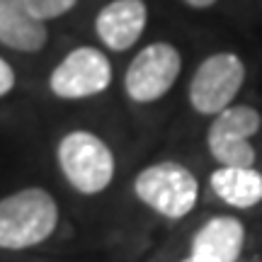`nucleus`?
<instances>
[{
  "instance_id": "2eb2a0df",
  "label": "nucleus",
  "mask_w": 262,
  "mask_h": 262,
  "mask_svg": "<svg viewBox=\"0 0 262 262\" xmlns=\"http://www.w3.org/2000/svg\"><path fill=\"white\" fill-rule=\"evenodd\" d=\"M180 262H194V260H192V257H185V260H180Z\"/></svg>"
},
{
  "instance_id": "1a4fd4ad",
  "label": "nucleus",
  "mask_w": 262,
  "mask_h": 262,
  "mask_svg": "<svg viewBox=\"0 0 262 262\" xmlns=\"http://www.w3.org/2000/svg\"><path fill=\"white\" fill-rule=\"evenodd\" d=\"M148 22V8L143 0H112L95 19V32L107 49L126 51L141 39Z\"/></svg>"
},
{
  "instance_id": "4468645a",
  "label": "nucleus",
  "mask_w": 262,
  "mask_h": 262,
  "mask_svg": "<svg viewBox=\"0 0 262 262\" xmlns=\"http://www.w3.org/2000/svg\"><path fill=\"white\" fill-rule=\"evenodd\" d=\"M185 3L194 10H206V8H211V5H216L219 0H185Z\"/></svg>"
},
{
  "instance_id": "7ed1b4c3",
  "label": "nucleus",
  "mask_w": 262,
  "mask_h": 262,
  "mask_svg": "<svg viewBox=\"0 0 262 262\" xmlns=\"http://www.w3.org/2000/svg\"><path fill=\"white\" fill-rule=\"evenodd\" d=\"M134 192L143 204L165 219H185L199 202V180L182 163L165 160L139 172Z\"/></svg>"
},
{
  "instance_id": "6e6552de",
  "label": "nucleus",
  "mask_w": 262,
  "mask_h": 262,
  "mask_svg": "<svg viewBox=\"0 0 262 262\" xmlns=\"http://www.w3.org/2000/svg\"><path fill=\"white\" fill-rule=\"evenodd\" d=\"M245 248V226L238 216L219 214L199 226L189 243L194 262H238Z\"/></svg>"
},
{
  "instance_id": "39448f33",
  "label": "nucleus",
  "mask_w": 262,
  "mask_h": 262,
  "mask_svg": "<svg viewBox=\"0 0 262 262\" xmlns=\"http://www.w3.org/2000/svg\"><path fill=\"white\" fill-rule=\"evenodd\" d=\"M262 126V114L253 104H231L211 119L206 131V148L219 165L253 168L257 150L250 143Z\"/></svg>"
},
{
  "instance_id": "9d476101",
  "label": "nucleus",
  "mask_w": 262,
  "mask_h": 262,
  "mask_svg": "<svg viewBox=\"0 0 262 262\" xmlns=\"http://www.w3.org/2000/svg\"><path fill=\"white\" fill-rule=\"evenodd\" d=\"M49 39L47 22L32 15L25 0H0V44L15 51L34 54Z\"/></svg>"
},
{
  "instance_id": "ddd939ff",
  "label": "nucleus",
  "mask_w": 262,
  "mask_h": 262,
  "mask_svg": "<svg viewBox=\"0 0 262 262\" xmlns=\"http://www.w3.org/2000/svg\"><path fill=\"white\" fill-rule=\"evenodd\" d=\"M12 88H15V71L5 58L0 56V97H5Z\"/></svg>"
},
{
  "instance_id": "f8f14e48",
  "label": "nucleus",
  "mask_w": 262,
  "mask_h": 262,
  "mask_svg": "<svg viewBox=\"0 0 262 262\" xmlns=\"http://www.w3.org/2000/svg\"><path fill=\"white\" fill-rule=\"evenodd\" d=\"M25 3H27V8L32 10L34 17L47 22V19H56L66 15L68 10H73L78 0H25Z\"/></svg>"
},
{
  "instance_id": "20e7f679",
  "label": "nucleus",
  "mask_w": 262,
  "mask_h": 262,
  "mask_svg": "<svg viewBox=\"0 0 262 262\" xmlns=\"http://www.w3.org/2000/svg\"><path fill=\"white\" fill-rule=\"evenodd\" d=\"M245 75L248 68L243 58L233 51H219L206 56L196 66L187 88V100L192 110L204 117H216L219 112H224L226 107L235 102L245 83Z\"/></svg>"
},
{
  "instance_id": "0eeeda50",
  "label": "nucleus",
  "mask_w": 262,
  "mask_h": 262,
  "mask_svg": "<svg viewBox=\"0 0 262 262\" xmlns=\"http://www.w3.org/2000/svg\"><path fill=\"white\" fill-rule=\"evenodd\" d=\"M112 83L110 58L95 47L73 49L49 75L51 93L61 100H83L104 93Z\"/></svg>"
},
{
  "instance_id": "f03ea898",
  "label": "nucleus",
  "mask_w": 262,
  "mask_h": 262,
  "mask_svg": "<svg viewBox=\"0 0 262 262\" xmlns=\"http://www.w3.org/2000/svg\"><path fill=\"white\" fill-rule=\"evenodd\" d=\"M58 165L68 185L80 194H100L114 178V156L93 131H71L58 143Z\"/></svg>"
},
{
  "instance_id": "9b49d317",
  "label": "nucleus",
  "mask_w": 262,
  "mask_h": 262,
  "mask_svg": "<svg viewBox=\"0 0 262 262\" xmlns=\"http://www.w3.org/2000/svg\"><path fill=\"white\" fill-rule=\"evenodd\" d=\"M209 187L216 199H221L231 209H253L262 202V172L255 165H219L209 175Z\"/></svg>"
},
{
  "instance_id": "423d86ee",
  "label": "nucleus",
  "mask_w": 262,
  "mask_h": 262,
  "mask_svg": "<svg viewBox=\"0 0 262 262\" xmlns=\"http://www.w3.org/2000/svg\"><path fill=\"white\" fill-rule=\"evenodd\" d=\"M182 71V56L168 41H156L141 49L124 75V90L139 104L156 102L170 93Z\"/></svg>"
},
{
  "instance_id": "f257e3e1",
  "label": "nucleus",
  "mask_w": 262,
  "mask_h": 262,
  "mask_svg": "<svg viewBox=\"0 0 262 262\" xmlns=\"http://www.w3.org/2000/svg\"><path fill=\"white\" fill-rule=\"evenodd\" d=\"M58 226V206L47 189L27 187L0 199V248L25 250L44 243Z\"/></svg>"
}]
</instances>
